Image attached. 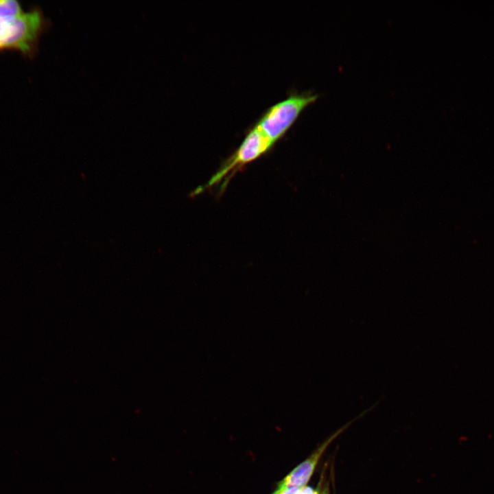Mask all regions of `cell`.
I'll return each mask as SVG.
<instances>
[{
  "mask_svg": "<svg viewBox=\"0 0 494 494\" xmlns=\"http://www.w3.org/2000/svg\"><path fill=\"white\" fill-rule=\"evenodd\" d=\"M317 494H329V490L328 488H323L321 491H319L318 489L317 490Z\"/></svg>",
  "mask_w": 494,
  "mask_h": 494,
  "instance_id": "obj_6",
  "label": "cell"
},
{
  "mask_svg": "<svg viewBox=\"0 0 494 494\" xmlns=\"http://www.w3.org/2000/svg\"><path fill=\"white\" fill-rule=\"evenodd\" d=\"M372 408L364 411L357 418H355L351 421L347 423L344 426L338 429L331 436H330L327 440H325L305 460L298 464L294 468L278 485V486L287 488V487H296L298 489H303L306 486L311 478L315 468L318 464L319 459L320 458L322 454L325 452L327 447L331 443V442L336 439L341 433H342L353 421L357 420L359 417L362 416L364 414L368 412Z\"/></svg>",
  "mask_w": 494,
  "mask_h": 494,
  "instance_id": "obj_4",
  "label": "cell"
},
{
  "mask_svg": "<svg viewBox=\"0 0 494 494\" xmlns=\"http://www.w3.org/2000/svg\"><path fill=\"white\" fill-rule=\"evenodd\" d=\"M275 143L255 124L249 128L237 149L211 178L204 187H211L221 182L230 172L241 168L268 153Z\"/></svg>",
  "mask_w": 494,
  "mask_h": 494,
  "instance_id": "obj_3",
  "label": "cell"
},
{
  "mask_svg": "<svg viewBox=\"0 0 494 494\" xmlns=\"http://www.w3.org/2000/svg\"><path fill=\"white\" fill-rule=\"evenodd\" d=\"M47 24L38 7L26 11L17 1L0 0V51H17L32 58Z\"/></svg>",
  "mask_w": 494,
  "mask_h": 494,
  "instance_id": "obj_1",
  "label": "cell"
},
{
  "mask_svg": "<svg viewBox=\"0 0 494 494\" xmlns=\"http://www.w3.org/2000/svg\"><path fill=\"white\" fill-rule=\"evenodd\" d=\"M300 494H317V490L314 491L309 486H305L301 489Z\"/></svg>",
  "mask_w": 494,
  "mask_h": 494,
  "instance_id": "obj_5",
  "label": "cell"
},
{
  "mask_svg": "<svg viewBox=\"0 0 494 494\" xmlns=\"http://www.w3.org/2000/svg\"><path fill=\"white\" fill-rule=\"evenodd\" d=\"M318 97L309 91L292 92L286 98L266 109L255 124L276 143L285 135L301 113Z\"/></svg>",
  "mask_w": 494,
  "mask_h": 494,
  "instance_id": "obj_2",
  "label": "cell"
}]
</instances>
